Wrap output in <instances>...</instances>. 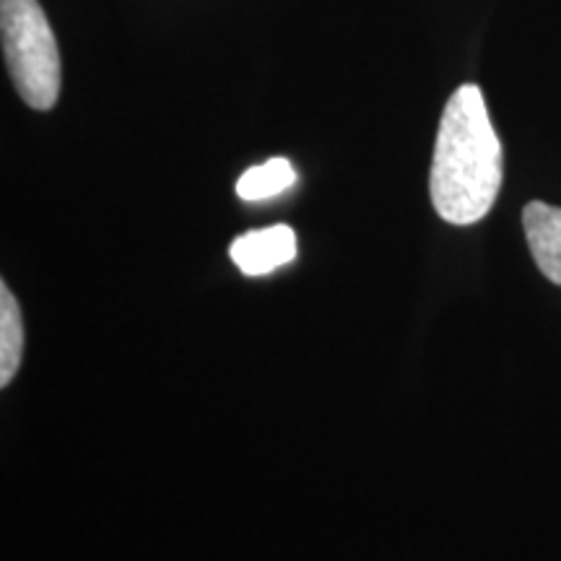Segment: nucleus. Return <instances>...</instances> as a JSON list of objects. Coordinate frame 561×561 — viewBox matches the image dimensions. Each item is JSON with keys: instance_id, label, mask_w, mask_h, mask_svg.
Here are the masks:
<instances>
[{"instance_id": "f257e3e1", "label": "nucleus", "mask_w": 561, "mask_h": 561, "mask_svg": "<svg viewBox=\"0 0 561 561\" xmlns=\"http://www.w3.org/2000/svg\"><path fill=\"white\" fill-rule=\"evenodd\" d=\"M502 174V144L486 100L476 83H462L445 104L434 144V210L455 227L481 221L500 195Z\"/></svg>"}, {"instance_id": "20e7f679", "label": "nucleus", "mask_w": 561, "mask_h": 561, "mask_svg": "<svg viewBox=\"0 0 561 561\" xmlns=\"http://www.w3.org/2000/svg\"><path fill=\"white\" fill-rule=\"evenodd\" d=\"M523 227L533 261L551 284L561 286V208L533 201L523 210Z\"/></svg>"}, {"instance_id": "7ed1b4c3", "label": "nucleus", "mask_w": 561, "mask_h": 561, "mask_svg": "<svg viewBox=\"0 0 561 561\" xmlns=\"http://www.w3.org/2000/svg\"><path fill=\"white\" fill-rule=\"evenodd\" d=\"M229 255L244 276H265L297 257V234L286 224L248 231L231 242Z\"/></svg>"}, {"instance_id": "423d86ee", "label": "nucleus", "mask_w": 561, "mask_h": 561, "mask_svg": "<svg viewBox=\"0 0 561 561\" xmlns=\"http://www.w3.org/2000/svg\"><path fill=\"white\" fill-rule=\"evenodd\" d=\"M294 182H297V172H294L291 161L276 157L265 161V164L250 167L237 182V195L250 203L268 201L289 191Z\"/></svg>"}, {"instance_id": "f03ea898", "label": "nucleus", "mask_w": 561, "mask_h": 561, "mask_svg": "<svg viewBox=\"0 0 561 561\" xmlns=\"http://www.w3.org/2000/svg\"><path fill=\"white\" fill-rule=\"evenodd\" d=\"M0 37L21 100L32 110H53L60 96V53L39 0H0Z\"/></svg>"}, {"instance_id": "39448f33", "label": "nucleus", "mask_w": 561, "mask_h": 561, "mask_svg": "<svg viewBox=\"0 0 561 561\" xmlns=\"http://www.w3.org/2000/svg\"><path fill=\"white\" fill-rule=\"evenodd\" d=\"M24 356V322L19 301L9 286H0V385H9L21 367Z\"/></svg>"}]
</instances>
